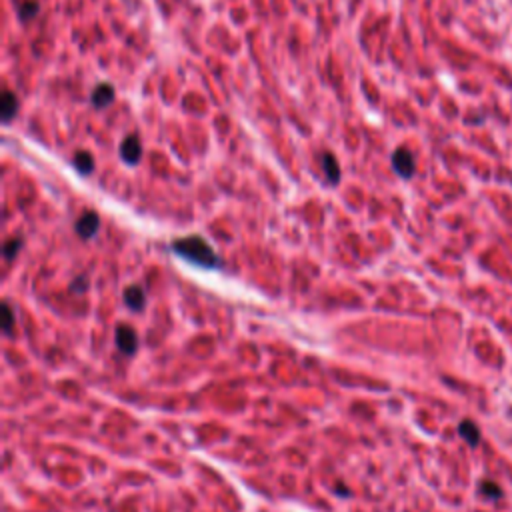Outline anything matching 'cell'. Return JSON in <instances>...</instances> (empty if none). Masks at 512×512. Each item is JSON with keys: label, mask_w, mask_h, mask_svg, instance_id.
<instances>
[{"label": "cell", "mask_w": 512, "mask_h": 512, "mask_svg": "<svg viewBox=\"0 0 512 512\" xmlns=\"http://www.w3.org/2000/svg\"><path fill=\"white\" fill-rule=\"evenodd\" d=\"M172 251L184 261L198 264L204 268H216L218 266V256L215 249L203 239V237H184L172 242Z\"/></svg>", "instance_id": "1"}, {"label": "cell", "mask_w": 512, "mask_h": 512, "mask_svg": "<svg viewBox=\"0 0 512 512\" xmlns=\"http://www.w3.org/2000/svg\"><path fill=\"white\" fill-rule=\"evenodd\" d=\"M393 168L398 177H403V179H412V177H415V170H417L415 155H412L408 148H405V146L396 148L393 153Z\"/></svg>", "instance_id": "2"}, {"label": "cell", "mask_w": 512, "mask_h": 512, "mask_svg": "<svg viewBox=\"0 0 512 512\" xmlns=\"http://www.w3.org/2000/svg\"><path fill=\"white\" fill-rule=\"evenodd\" d=\"M120 158L131 165V167H136L143 158V144H141V138L136 134H129L124 136V141L120 143Z\"/></svg>", "instance_id": "3"}, {"label": "cell", "mask_w": 512, "mask_h": 512, "mask_svg": "<svg viewBox=\"0 0 512 512\" xmlns=\"http://www.w3.org/2000/svg\"><path fill=\"white\" fill-rule=\"evenodd\" d=\"M98 227H100V216L96 215L95 210H86V213L76 220L74 230H76V234H78L81 239L88 240L93 239L96 232H98Z\"/></svg>", "instance_id": "4"}, {"label": "cell", "mask_w": 512, "mask_h": 512, "mask_svg": "<svg viewBox=\"0 0 512 512\" xmlns=\"http://www.w3.org/2000/svg\"><path fill=\"white\" fill-rule=\"evenodd\" d=\"M117 346L120 348V352L124 355H134L136 348H138V334L134 333L132 326L126 324H120L117 328Z\"/></svg>", "instance_id": "5"}, {"label": "cell", "mask_w": 512, "mask_h": 512, "mask_svg": "<svg viewBox=\"0 0 512 512\" xmlns=\"http://www.w3.org/2000/svg\"><path fill=\"white\" fill-rule=\"evenodd\" d=\"M90 102H93V107L96 110H105V108H108L114 102V88L108 83L96 84L93 95H90Z\"/></svg>", "instance_id": "6"}, {"label": "cell", "mask_w": 512, "mask_h": 512, "mask_svg": "<svg viewBox=\"0 0 512 512\" xmlns=\"http://www.w3.org/2000/svg\"><path fill=\"white\" fill-rule=\"evenodd\" d=\"M18 108H20V102H18V96L14 95L12 90H4L2 93V102H0V114H2V122L4 124H11L12 119L18 114Z\"/></svg>", "instance_id": "7"}, {"label": "cell", "mask_w": 512, "mask_h": 512, "mask_svg": "<svg viewBox=\"0 0 512 512\" xmlns=\"http://www.w3.org/2000/svg\"><path fill=\"white\" fill-rule=\"evenodd\" d=\"M321 167L324 177L328 180V184L336 186L340 182V165L336 160V156L333 153H322L321 155Z\"/></svg>", "instance_id": "8"}, {"label": "cell", "mask_w": 512, "mask_h": 512, "mask_svg": "<svg viewBox=\"0 0 512 512\" xmlns=\"http://www.w3.org/2000/svg\"><path fill=\"white\" fill-rule=\"evenodd\" d=\"M124 302H126V306L134 312H138V310L144 309V302H146V298H144V292L141 286L132 285L129 286L126 290H124Z\"/></svg>", "instance_id": "9"}, {"label": "cell", "mask_w": 512, "mask_h": 512, "mask_svg": "<svg viewBox=\"0 0 512 512\" xmlns=\"http://www.w3.org/2000/svg\"><path fill=\"white\" fill-rule=\"evenodd\" d=\"M16 12H18L20 23H30V20H35L36 16H38L40 4H38V0H20L16 4Z\"/></svg>", "instance_id": "10"}, {"label": "cell", "mask_w": 512, "mask_h": 512, "mask_svg": "<svg viewBox=\"0 0 512 512\" xmlns=\"http://www.w3.org/2000/svg\"><path fill=\"white\" fill-rule=\"evenodd\" d=\"M72 165H74V168H76L81 174L88 177V174H93V170H95V158H93V155H90L88 150H78V153L74 155V158H72Z\"/></svg>", "instance_id": "11"}, {"label": "cell", "mask_w": 512, "mask_h": 512, "mask_svg": "<svg viewBox=\"0 0 512 512\" xmlns=\"http://www.w3.org/2000/svg\"><path fill=\"white\" fill-rule=\"evenodd\" d=\"M458 434L465 439L470 446H477L478 441H480V430L475 422H470V420H463L460 424H458Z\"/></svg>", "instance_id": "12"}, {"label": "cell", "mask_w": 512, "mask_h": 512, "mask_svg": "<svg viewBox=\"0 0 512 512\" xmlns=\"http://www.w3.org/2000/svg\"><path fill=\"white\" fill-rule=\"evenodd\" d=\"M20 249H23V239H11V240H6L4 242V258L6 261H12L18 252H20Z\"/></svg>", "instance_id": "13"}, {"label": "cell", "mask_w": 512, "mask_h": 512, "mask_svg": "<svg viewBox=\"0 0 512 512\" xmlns=\"http://www.w3.org/2000/svg\"><path fill=\"white\" fill-rule=\"evenodd\" d=\"M2 316H4V322H2V328H4V334H12V328H14V312H12L11 304L4 302L2 304Z\"/></svg>", "instance_id": "14"}, {"label": "cell", "mask_w": 512, "mask_h": 512, "mask_svg": "<svg viewBox=\"0 0 512 512\" xmlns=\"http://www.w3.org/2000/svg\"><path fill=\"white\" fill-rule=\"evenodd\" d=\"M482 492L490 496V499H501L502 496V490L499 489V484H494V482H482Z\"/></svg>", "instance_id": "15"}]
</instances>
